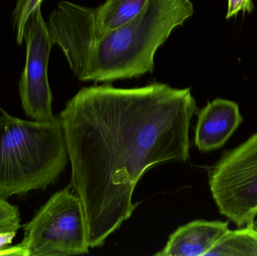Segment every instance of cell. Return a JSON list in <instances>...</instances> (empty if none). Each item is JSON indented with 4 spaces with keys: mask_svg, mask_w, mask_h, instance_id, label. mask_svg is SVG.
Masks as SVG:
<instances>
[{
    "mask_svg": "<svg viewBox=\"0 0 257 256\" xmlns=\"http://www.w3.org/2000/svg\"><path fill=\"white\" fill-rule=\"evenodd\" d=\"M18 244L24 256H69L88 253L87 221L82 201L70 186L59 191L24 227Z\"/></svg>",
    "mask_w": 257,
    "mask_h": 256,
    "instance_id": "obj_4",
    "label": "cell"
},
{
    "mask_svg": "<svg viewBox=\"0 0 257 256\" xmlns=\"http://www.w3.org/2000/svg\"><path fill=\"white\" fill-rule=\"evenodd\" d=\"M148 0H106L96 8L69 2V7L84 30L92 36L112 31L136 18Z\"/></svg>",
    "mask_w": 257,
    "mask_h": 256,
    "instance_id": "obj_9",
    "label": "cell"
},
{
    "mask_svg": "<svg viewBox=\"0 0 257 256\" xmlns=\"http://www.w3.org/2000/svg\"><path fill=\"white\" fill-rule=\"evenodd\" d=\"M227 7L226 20L236 17L240 12L251 14L254 10L253 0H228Z\"/></svg>",
    "mask_w": 257,
    "mask_h": 256,
    "instance_id": "obj_13",
    "label": "cell"
},
{
    "mask_svg": "<svg viewBox=\"0 0 257 256\" xmlns=\"http://www.w3.org/2000/svg\"><path fill=\"white\" fill-rule=\"evenodd\" d=\"M39 4H42L39 3V0H17L12 19L14 29L16 31L17 42L19 45H21L24 41L29 18Z\"/></svg>",
    "mask_w": 257,
    "mask_h": 256,
    "instance_id": "obj_11",
    "label": "cell"
},
{
    "mask_svg": "<svg viewBox=\"0 0 257 256\" xmlns=\"http://www.w3.org/2000/svg\"><path fill=\"white\" fill-rule=\"evenodd\" d=\"M197 111L190 88L83 87L58 117L72 167L70 186L85 212L89 246L99 247L130 219L133 192L156 165L190 158Z\"/></svg>",
    "mask_w": 257,
    "mask_h": 256,
    "instance_id": "obj_1",
    "label": "cell"
},
{
    "mask_svg": "<svg viewBox=\"0 0 257 256\" xmlns=\"http://www.w3.org/2000/svg\"><path fill=\"white\" fill-rule=\"evenodd\" d=\"M236 102L216 99L198 113L195 145L200 151L209 152L223 147L242 123Z\"/></svg>",
    "mask_w": 257,
    "mask_h": 256,
    "instance_id": "obj_7",
    "label": "cell"
},
{
    "mask_svg": "<svg viewBox=\"0 0 257 256\" xmlns=\"http://www.w3.org/2000/svg\"><path fill=\"white\" fill-rule=\"evenodd\" d=\"M21 221L18 207L0 197V232H17Z\"/></svg>",
    "mask_w": 257,
    "mask_h": 256,
    "instance_id": "obj_12",
    "label": "cell"
},
{
    "mask_svg": "<svg viewBox=\"0 0 257 256\" xmlns=\"http://www.w3.org/2000/svg\"><path fill=\"white\" fill-rule=\"evenodd\" d=\"M229 222L196 220L178 228L157 256H206L229 231Z\"/></svg>",
    "mask_w": 257,
    "mask_h": 256,
    "instance_id": "obj_8",
    "label": "cell"
},
{
    "mask_svg": "<svg viewBox=\"0 0 257 256\" xmlns=\"http://www.w3.org/2000/svg\"><path fill=\"white\" fill-rule=\"evenodd\" d=\"M253 226L257 229V221H254V222H253Z\"/></svg>",
    "mask_w": 257,
    "mask_h": 256,
    "instance_id": "obj_15",
    "label": "cell"
},
{
    "mask_svg": "<svg viewBox=\"0 0 257 256\" xmlns=\"http://www.w3.org/2000/svg\"><path fill=\"white\" fill-rule=\"evenodd\" d=\"M17 232H0V250L12 243Z\"/></svg>",
    "mask_w": 257,
    "mask_h": 256,
    "instance_id": "obj_14",
    "label": "cell"
},
{
    "mask_svg": "<svg viewBox=\"0 0 257 256\" xmlns=\"http://www.w3.org/2000/svg\"><path fill=\"white\" fill-rule=\"evenodd\" d=\"M193 13L190 0H148L127 24L92 36L81 27L69 2L61 1L46 24L53 45L60 47L80 81L111 82L154 72L157 50Z\"/></svg>",
    "mask_w": 257,
    "mask_h": 256,
    "instance_id": "obj_2",
    "label": "cell"
},
{
    "mask_svg": "<svg viewBox=\"0 0 257 256\" xmlns=\"http://www.w3.org/2000/svg\"><path fill=\"white\" fill-rule=\"evenodd\" d=\"M42 1H43V0H39V3H42Z\"/></svg>",
    "mask_w": 257,
    "mask_h": 256,
    "instance_id": "obj_16",
    "label": "cell"
},
{
    "mask_svg": "<svg viewBox=\"0 0 257 256\" xmlns=\"http://www.w3.org/2000/svg\"><path fill=\"white\" fill-rule=\"evenodd\" d=\"M42 4L32 12L26 26V63L19 82L21 105L31 120L51 123L58 120L53 114V96L48 69L53 44L42 16Z\"/></svg>",
    "mask_w": 257,
    "mask_h": 256,
    "instance_id": "obj_6",
    "label": "cell"
},
{
    "mask_svg": "<svg viewBox=\"0 0 257 256\" xmlns=\"http://www.w3.org/2000/svg\"><path fill=\"white\" fill-rule=\"evenodd\" d=\"M68 153L60 120L44 123L0 115V197L45 189L64 171Z\"/></svg>",
    "mask_w": 257,
    "mask_h": 256,
    "instance_id": "obj_3",
    "label": "cell"
},
{
    "mask_svg": "<svg viewBox=\"0 0 257 256\" xmlns=\"http://www.w3.org/2000/svg\"><path fill=\"white\" fill-rule=\"evenodd\" d=\"M206 256H257V229L253 225L229 231Z\"/></svg>",
    "mask_w": 257,
    "mask_h": 256,
    "instance_id": "obj_10",
    "label": "cell"
},
{
    "mask_svg": "<svg viewBox=\"0 0 257 256\" xmlns=\"http://www.w3.org/2000/svg\"><path fill=\"white\" fill-rule=\"evenodd\" d=\"M208 178L220 214L238 228L253 225L257 215V132L225 151L210 168Z\"/></svg>",
    "mask_w": 257,
    "mask_h": 256,
    "instance_id": "obj_5",
    "label": "cell"
}]
</instances>
